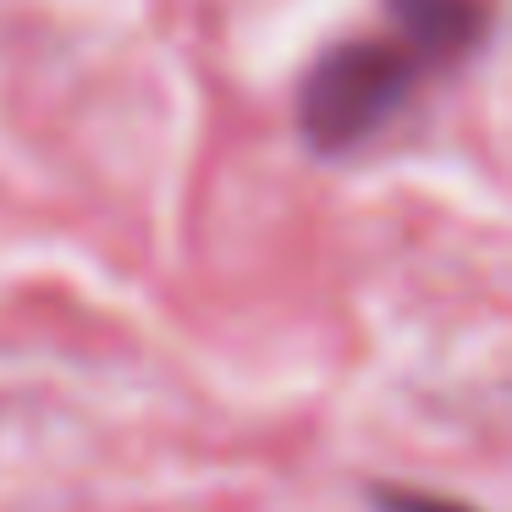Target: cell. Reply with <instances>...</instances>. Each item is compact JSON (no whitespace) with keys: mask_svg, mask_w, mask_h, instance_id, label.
Masks as SVG:
<instances>
[{"mask_svg":"<svg viewBox=\"0 0 512 512\" xmlns=\"http://www.w3.org/2000/svg\"><path fill=\"white\" fill-rule=\"evenodd\" d=\"M419 72L424 61L402 39H347V45L325 50L298 94L303 138L325 155L364 144L402 111Z\"/></svg>","mask_w":512,"mask_h":512,"instance_id":"6da1fadb","label":"cell"},{"mask_svg":"<svg viewBox=\"0 0 512 512\" xmlns=\"http://www.w3.org/2000/svg\"><path fill=\"white\" fill-rule=\"evenodd\" d=\"M375 507L380 512H474L446 496H419V490H375Z\"/></svg>","mask_w":512,"mask_h":512,"instance_id":"3957f363","label":"cell"},{"mask_svg":"<svg viewBox=\"0 0 512 512\" xmlns=\"http://www.w3.org/2000/svg\"><path fill=\"white\" fill-rule=\"evenodd\" d=\"M391 12L402 23V45L419 61L430 56H463L468 45H479L490 6L485 0H391Z\"/></svg>","mask_w":512,"mask_h":512,"instance_id":"7a4b0ae2","label":"cell"}]
</instances>
